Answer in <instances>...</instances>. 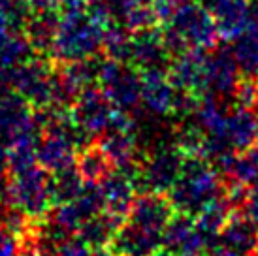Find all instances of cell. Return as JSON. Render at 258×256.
Returning a JSON list of instances; mask_svg holds the SVG:
<instances>
[{"label": "cell", "mask_w": 258, "mask_h": 256, "mask_svg": "<svg viewBox=\"0 0 258 256\" xmlns=\"http://www.w3.org/2000/svg\"><path fill=\"white\" fill-rule=\"evenodd\" d=\"M226 140L236 151H243L258 142V113L254 107L236 104L232 109H228Z\"/></svg>", "instance_id": "cell-21"}, {"label": "cell", "mask_w": 258, "mask_h": 256, "mask_svg": "<svg viewBox=\"0 0 258 256\" xmlns=\"http://www.w3.org/2000/svg\"><path fill=\"white\" fill-rule=\"evenodd\" d=\"M249 25L258 29V0H254L251 6V19H249Z\"/></svg>", "instance_id": "cell-37"}, {"label": "cell", "mask_w": 258, "mask_h": 256, "mask_svg": "<svg viewBox=\"0 0 258 256\" xmlns=\"http://www.w3.org/2000/svg\"><path fill=\"white\" fill-rule=\"evenodd\" d=\"M76 168L85 183H100L102 179L113 170L109 158L106 157V153L100 149V145L96 142L87 143L78 151Z\"/></svg>", "instance_id": "cell-25"}, {"label": "cell", "mask_w": 258, "mask_h": 256, "mask_svg": "<svg viewBox=\"0 0 258 256\" xmlns=\"http://www.w3.org/2000/svg\"><path fill=\"white\" fill-rule=\"evenodd\" d=\"M60 14H34L30 12V17L25 23V36L29 38L34 53L45 55L51 53L53 40L57 34Z\"/></svg>", "instance_id": "cell-24"}, {"label": "cell", "mask_w": 258, "mask_h": 256, "mask_svg": "<svg viewBox=\"0 0 258 256\" xmlns=\"http://www.w3.org/2000/svg\"><path fill=\"white\" fill-rule=\"evenodd\" d=\"M153 256H177V254H175V252H172V250H168V249H164V247H162V249L157 250V252H155Z\"/></svg>", "instance_id": "cell-40"}, {"label": "cell", "mask_w": 258, "mask_h": 256, "mask_svg": "<svg viewBox=\"0 0 258 256\" xmlns=\"http://www.w3.org/2000/svg\"><path fill=\"white\" fill-rule=\"evenodd\" d=\"M132 34L124 25H108L104 27V38H102V51L108 58L119 60V62H130V49H132Z\"/></svg>", "instance_id": "cell-29"}, {"label": "cell", "mask_w": 258, "mask_h": 256, "mask_svg": "<svg viewBox=\"0 0 258 256\" xmlns=\"http://www.w3.org/2000/svg\"><path fill=\"white\" fill-rule=\"evenodd\" d=\"M168 58H170V51L166 49L162 32L151 27L132 34L130 62L138 70H166Z\"/></svg>", "instance_id": "cell-15"}, {"label": "cell", "mask_w": 258, "mask_h": 256, "mask_svg": "<svg viewBox=\"0 0 258 256\" xmlns=\"http://www.w3.org/2000/svg\"><path fill=\"white\" fill-rule=\"evenodd\" d=\"M175 213L177 211H175L172 200L166 192L149 190L136 194V198L130 206L126 221L162 234V230L166 228L168 222L172 221V217Z\"/></svg>", "instance_id": "cell-11"}, {"label": "cell", "mask_w": 258, "mask_h": 256, "mask_svg": "<svg viewBox=\"0 0 258 256\" xmlns=\"http://www.w3.org/2000/svg\"><path fill=\"white\" fill-rule=\"evenodd\" d=\"M42 130L34 119V107L15 91L0 94V140L8 147L23 140L40 138Z\"/></svg>", "instance_id": "cell-8"}, {"label": "cell", "mask_w": 258, "mask_h": 256, "mask_svg": "<svg viewBox=\"0 0 258 256\" xmlns=\"http://www.w3.org/2000/svg\"><path fill=\"white\" fill-rule=\"evenodd\" d=\"M108 247L113 256H153L162 249V234L124 221Z\"/></svg>", "instance_id": "cell-13"}, {"label": "cell", "mask_w": 258, "mask_h": 256, "mask_svg": "<svg viewBox=\"0 0 258 256\" xmlns=\"http://www.w3.org/2000/svg\"><path fill=\"white\" fill-rule=\"evenodd\" d=\"M25 2H30V0H25Z\"/></svg>", "instance_id": "cell-43"}, {"label": "cell", "mask_w": 258, "mask_h": 256, "mask_svg": "<svg viewBox=\"0 0 258 256\" xmlns=\"http://www.w3.org/2000/svg\"><path fill=\"white\" fill-rule=\"evenodd\" d=\"M29 38L19 32H0V70H8L15 64L32 57Z\"/></svg>", "instance_id": "cell-28"}, {"label": "cell", "mask_w": 258, "mask_h": 256, "mask_svg": "<svg viewBox=\"0 0 258 256\" xmlns=\"http://www.w3.org/2000/svg\"><path fill=\"white\" fill-rule=\"evenodd\" d=\"M51 70L43 58H27L8 70H2V78L8 89L27 98L32 107H45L53 102Z\"/></svg>", "instance_id": "cell-6"}, {"label": "cell", "mask_w": 258, "mask_h": 256, "mask_svg": "<svg viewBox=\"0 0 258 256\" xmlns=\"http://www.w3.org/2000/svg\"><path fill=\"white\" fill-rule=\"evenodd\" d=\"M222 192L224 179L215 166L200 155H185L181 175L170 188L168 196L175 211L196 217Z\"/></svg>", "instance_id": "cell-1"}, {"label": "cell", "mask_w": 258, "mask_h": 256, "mask_svg": "<svg viewBox=\"0 0 258 256\" xmlns=\"http://www.w3.org/2000/svg\"><path fill=\"white\" fill-rule=\"evenodd\" d=\"M74 204L78 206L79 213L83 215V219H91L94 215L106 211V200L102 192L100 183H85L79 196L74 200Z\"/></svg>", "instance_id": "cell-30"}, {"label": "cell", "mask_w": 258, "mask_h": 256, "mask_svg": "<svg viewBox=\"0 0 258 256\" xmlns=\"http://www.w3.org/2000/svg\"><path fill=\"white\" fill-rule=\"evenodd\" d=\"M4 91H8V87L4 83V78H2V70H0V94L4 93Z\"/></svg>", "instance_id": "cell-41"}, {"label": "cell", "mask_w": 258, "mask_h": 256, "mask_svg": "<svg viewBox=\"0 0 258 256\" xmlns=\"http://www.w3.org/2000/svg\"><path fill=\"white\" fill-rule=\"evenodd\" d=\"M104 27L87 14H64L60 15L57 34L51 47V57L57 62H74L94 58L102 49Z\"/></svg>", "instance_id": "cell-2"}, {"label": "cell", "mask_w": 258, "mask_h": 256, "mask_svg": "<svg viewBox=\"0 0 258 256\" xmlns=\"http://www.w3.org/2000/svg\"><path fill=\"white\" fill-rule=\"evenodd\" d=\"M96 143L106 153L113 170H122L124 173H132L142 160V157L138 155L136 132H122V130L108 128L100 136H96Z\"/></svg>", "instance_id": "cell-14"}, {"label": "cell", "mask_w": 258, "mask_h": 256, "mask_svg": "<svg viewBox=\"0 0 258 256\" xmlns=\"http://www.w3.org/2000/svg\"><path fill=\"white\" fill-rule=\"evenodd\" d=\"M185 162V153L175 145V142L162 143L149 155L142 157L138 170L130 175L134 181L136 192H170L173 183L179 179Z\"/></svg>", "instance_id": "cell-4"}, {"label": "cell", "mask_w": 258, "mask_h": 256, "mask_svg": "<svg viewBox=\"0 0 258 256\" xmlns=\"http://www.w3.org/2000/svg\"><path fill=\"white\" fill-rule=\"evenodd\" d=\"M21 239L0 224V256H19Z\"/></svg>", "instance_id": "cell-32"}, {"label": "cell", "mask_w": 258, "mask_h": 256, "mask_svg": "<svg viewBox=\"0 0 258 256\" xmlns=\"http://www.w3.org/2000/svg\"><path fill=\"white\" fill-rule=\"evenodd\" d=\"M166 25L173 34L179 36L181 42L188 49L190 47L213 49L217 45V40L221 38L213 15L200 2H192V0H186Z\"/></svg>", "instance_id": "cell-7"}, {"label": "cell", "mask_w": 258, "mask_h": 256, "mask_svg": "<svg viewBox=\"0 0 258 256\" xmlns=\"http://www.w3.org/2000/svg\"><path fill=\"white\" fill-rule=\"evenodd\" d=\"M219 29V36L224 40H236L251 19V6L245 0H217L208 8Z\"/></svg>", "instance_id": "cell-20"}, {"label": "cell", "mask_w": 258, "mask_h": 256, "mask_svg": "<svg viewBox=\"0 0 258 256\" xmlns=\"http://www.w3.org/2000/svg\"><path fill=\"white\" fill-rule=\"evenodd\" d=\"M239 211H243L247 217H251L252 221L258 222V185L249 188V194H247V200H245V206L241 207Z\"/></svg>", "instance_id": "cell-35"}, {"label": "cell", "mask_w": 258, "mask_h": 256, "mask_svg": "<svg viewBox=\"0 0 258 256\" xmlns=\"http://www.w3.org/2000/svg\"><path fill=\"white\" fill-rule=\"evenodd\" d=\"M219 243L239 256H258V222L234 209L222 228Z\"/></svg>", "instance_id": "cell-16"}, {"label": "cell", "mask_w": 258, "mask_h": 256, "mask_svg": "<svg viewBox=\"0 0 258 256\" xmlns=\"http://www.w3.org/2000/svg\"><path fill=\"white\" fill-rule=\"evenodd\" d=\"M234 57L243 76L258 78V29L247 27V29L234 40Z\"/></svg>", "instance_id": "cell-27"}, {"label": "cell", "mask_w": 258, "mask_h": 256, "mask_svg": "<svg viewBox=\"0 0 258 256\" xmlns=\"http://www.w3.org/2000/svg\"><path fill=\"white\" fill-rule=\"evenodd\" d=\"M83 185H85V181L79 175L76 166L53 171L49 177V194H51V204H53V207L74 202L79 196Z\"/></svg>", "instance_id": "cell-26"}, {"label": "cell", "mask_w": 258, "mask_h": 256, "mask_svg": "<svg viewBox=\"0 0 258 256\" xmlns=\"http://www.w3.org/2000/svg\"><path fill=\"white\" fill-rule=\"evenodd\" d=\"M87 256H113L109 247H100V249H91Z\"/></svg>", "instance_id": "cell-38"}, {"label": "cell", "mask_w": 258, "mask_h": 256, "mask_svg": "<svg viewBox=\"0 0 258 256\" xmlns=\"http://www.w3.org/2000/svg\"><path fill=\"white\" fill-rule=\"evenodd\" d=\"M122 222L124 221L113 217L108 211H102V213L94 215V217L81 222V226H79L76 235L85 243L89 249L108 247Z\"/></svg>", "instance_id": "cell-23"}, {"label": "cell", "mask_w": 258, "mask_h": 256, "mask_svg": "<svg viewBox=\"0 0 258 256\" xmlns=\"http://www.w3.org/2000/svg\"><path fill=\"white\" fill-rule=\"evenodd\" d=\"M177 87L166 70L142 72V104L153 115H172Z\"/></svg>", "instance_id": "cell-17"}, {"label": "cell", "mask_w": 258, "mask_h": 256, "mask_svg": "<svg viewBox=\"0 0 258 256\" xmlns=\"http://www.w3.org/2000/svg\"><path fill=\"white\" fill-rule=\"evenodd\" d=\"M232 98L237 106L245 107H258V81L256 78L251 76H241V79L237 81L236 91L232 94Z\"/></svg>", "instance_id": "cell-31"}, {"label": "cell", "mask_w": 258, "mask_h": 256, "mask_svg": "<svg viewBox=\"0 0 258 256\" xmlns=\"http://www.w3.org/2000/svg\"><path fill=\"white\" fill-rule=\"evenodd\" d=\"M49 177L51 173L40 164H34L17 173H6V188L0 200L21 209L32 221H40L53 207Z\"/></svg>", "instance_id": "cell-3"}, {"label": "cell", "mask_w": 258, "mask_h": 256, "mask_svg": "<svg viewBox=\"0 0 258 256\" xmlns=\"http://www.w3.org/2000/svg\"><path fill=\"white\" fill-rule=\"evenodd\" d=\"M208 60L209 51L200 47H190L175 55L168 68V78L181 91L202 94L209 91L208 85Z\"/></svg>", "instance_id": "cell-10"}, {"label": "cell", "mask_w": 258, "mask_h": 256, "mask_svg": "<svg viewBox=\"0 0 258 256\" xmlns=\"http://www.w3.org/2000/svg\"><path fill=\"white\" fill-rule=\"evenodd\" d=\"M89 247L79 239L78 235H72L68 241H64L51 256H87L89 254Z\"/></svg>", "instance_id": "cell-34"}, {"label": "cell", "mask_w": 258, "mask_h": 256, "mask_svg": "<svg viewBox=\"0 0 258 256\" xmlns=\"http://www.w3.org/2000/svg\"><path fill=\"white\" fill-rule=\"evenodd\" d=\"M8 168V145L0 140V171H6Z\"/></svg>", "instance_id": "cell-36"}, {"label": "cell", "mask_w": 258, "mask_h": 256, "mask_svg": "<svg viewBox=\"0 0 258 256\" xmlns=\"http://www.w3.org/2000/svg\"><path fill=\"white\" fill-rule=\"evenodd\" d=\"M232 211H234V207L230 206V202L226 200L224 192H222L219 198H215L211 204H208L200 213L194 217L196 228H198V232L208 243V249H213V247L219 245L222 228L228 221V217L232 215Z\"/></svg>", "instance_id": "cell-22"}, {"label": "cell", "mask_w": 258, "mask_h": 256, "mask_svg": "<svg viewBox=\"0 0 258 256\" xmlns=\"http://www.w3.org/2000/svg\"><path fill=\"white\" fill-rule=\"evenodd\" d=\"M115 107L100 87H85L72 106V117L89 138L100 136L109 128Z\"/></svg>", "instance_id": "cell-9"}, {"label": "cell", "mask_w": 258, "mask_h": 256, "mask_svg": "<svg viewBox=\"0 0 258 256\" xmlns=\"http://www.w3.org/2000/svg\"><path fill=\"white\" fill-rule=\"evenodd\" d=\"M4 188H6V171H0V198L4 194Z\"/></svg>", "instance_id": "cell-39"}, {"label": "cell", "mask_w": 258, "mask_h": 256, "mask_svg": "<svg viewBox=\"0 0 258 256\" xmlns=\"http://www.w3.org/2000/svg\"><path fill=\"white\" fill-rule=\"evenodd\" d=\"M2 213H4V202L0 200V224H2Z\"/></svg>", "instance_id": "cell-42"}, {"label": "cell", "mask_w": 258, "mask_h": 256, "mask_svg": "<svg viewBox=\"0 0 258 256\" xmlns=\"http://www.w3.org/2000/svg\"><path fill=\"white\" fill-rule=\"evenodd\" d=\"M96 81L117 109L132 111L142 104V74L136 66L106 57L98 62Z\"/></svg>", "instance_id": "cell-5"}, {"label": "cell", "mask_w": 258, "mask_h": 256, "mask_svg": "<svg viewBox=\"0 0 258 256\" xmlns=\"http://www.w3.org/2000/svg\"><path fill=\"white\" fill-rule=\"evenodd\" d=\"M162 247L177 256H206L209 250L206 239L196 228L194 217L179 211L162 230Z\"/></svg>", "instance_id": "cell-12"}, {"label": "cell", "mask_w": 258, "mask_h": 256, "mask_svg": "<svg viewBox=\"0 0 258 256\" xmlns=\"http://www.w3.org/2000/svg\"><path fill=\"white\" fill-rule=\"evenodd\" d=\"M241 70L237 66L234 51L228 47H217L209 53L208 60V85L215 94L226 98L236 91L237 81L241 79Z\"/></svg>", "instance_id": "cell-18"}, {"label": "cell", "mask_w": 258, "mask_h": 256, "mask_svg": "<svg viewBox=\"0 0 258 256\" xmlns=\"http://www.w3.org/2000/svg\"><path fill=\"white\" fill-rule=\"evenodd\" d=\"M185 2L186 0H153V10L157 15V21L168 23Z\"/></svg>", "instance_id": "cell-33"}, {"label": "cell", "mask_w": 258, "mask_h": 256, "mask_svg": "<svg viewBox=\"0 0 258 256\" xmlns=\"http://www.w3.org/2000/svg\"><path fill=\"white\" fill-rule=\"evenodd\" d=\"M104 200H106V211L113 217L126 221L130 206L136 198V186L128 173L122 170H111L106 177L100 181Z\"/></svg>", "instance_id": "cell-19"}]
</instances>
